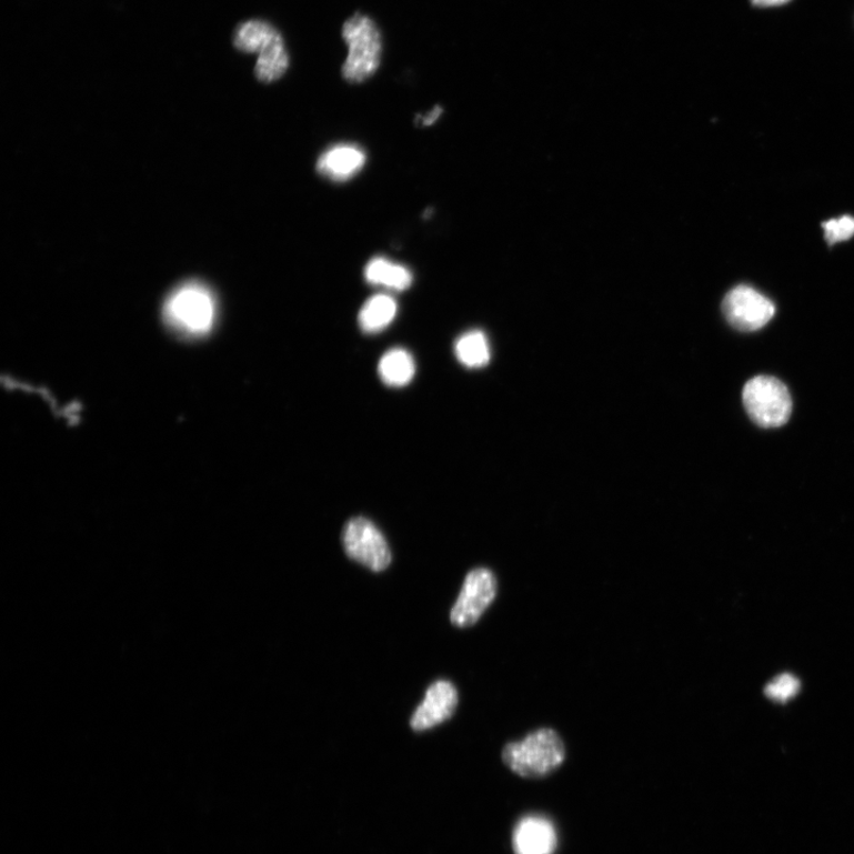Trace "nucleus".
Masks as SVG:
<instances>
[{"mask_svg":"<svg viewBox=\"0 0 854 854\" xmlns=\"http://www.w3.org/2000/svg\"><path fill=\"white\" fill-rule=\"evenodd\" d=\"M414 374V360L402 348L389 351L379 362V375L388 386L404 388L409 385Z\"/></svg>","mask_w":854,"mask_h":854,"instance_id":"obj_14","label":"nucleus"},{"mask_svg":"<svg viewBox=\"0 0 854 854\" xmlns=\"http://www.w3.org/2000/svg\"><path fill=\"white\" fill-rule=\"evenodd\" d=\"M498 592L494 573L488 569H475L468 573L461 594L451 610L453 625L470 626L475 624L490 606Z\"/></svg>","mask_w":854,"mask_h":854,"instance_id":"obj_6","label":"nucleus"},{"mask_svg":"<svg viewBox=\"0 0 854 854\" xmlns=\"http://www.w3.org/2000/svg\"><path fill=\"white\" fill-rule=\"evenodd\" d=\"M215 318L217 304L213 294L199 283H189L173 291L164 305L167 323L185 336L208 334Z\"/></svg>","mask_w":854,"mask_h":854,"instance_id":"obj_3","label":"nucleus"},{"mask_svg":"<svg viewBox=\"0 0 854 854\" xmlns=\"http://www.w3.org/2000/svg\"><path fill=\"white\" fill-rule=\"evenodd\" d=\"M459 361L468 369H482L492 358L490 341L481 330L468 331L455 344Z\"/></svg>","mask_w":854,"mask_h":854,"instance_id":"obj_15","label":"nucleus"},{"mask_svg":"<svg viewBox=\"0 0 854 854\" xmlns=\"http://www.w3.org/2000/svg\"><path fill=\"white\" fill-rule=\"evenodd\" d=\"M513 844L516 854H553L556 833L547 818L529 816L518 824Z\"/></svg>","mask_w":854,"mask_h":854,"instance_id":"obj_10","label":"nucleus"},{"mask_svg":"<svg viewBox=\"0 0 854 854\" xmlns=\"http://www.w3.org/2000/svg\"><path fill=\"white\" fill-rule=\"evenodd\" d=\"M342 38L348 47L343 78L351 83L369 80L381 62L382 40L376 23L369 16L355 13L343 24Z\"/></svg>","mask_w":854,"mask_h":854,"instance_id":"obj_2","label":"nucleus"},{"mask_svg":"<svg viewBox=\"0 0 854 854\" xmlns=\"http://www.w3.org/2000/svg\"><path fill=\"white\" fill-rule=\"evenodd\" d=\"M800 689L798 680L792 674H781L765 687V694L772 701L784 703L793 699Z\"/></svg>","mask_w":854,"mask_h":854,"instance_id":"obj_17","label":"nucleus"},{"mask_svg":"<svg viewBox=\"0 0 854 854\" xmlns=\"http://www.w3.org/2000/svg\"><path fill=\"white\" fill-rule=\"evenodd\" d=\"M396 301L389 294H375L363 304L359 313V324L364 333L375 334L385 330L395 319Z\"/></svg>","mask_w":854,"mask_h":854,"instance_id":"obj_13","label":"nucleus"},{"mask_svg":"<svg viewBox=\"0 0 854 854\" xmlns=\"http://www.w3.org/2000/svg\"><path fill=\"white\" fill-rule=\"evenodd\" d=\"M342 543L348 556L372 571L386 570L392 562L388 540L369 519L359 516L348 521Z\"/></svg>","mask_w":854,"mask_h":854,"instance_id":"obj_5","label":"nucleus"},{"mask_svg":"<svg viewBox=\"0 0 854 854\" xmlns=\"http://www.w3.org/2000/svg\"><path fill=\"white\" fill-rule=\"evenodd\" d=\"M459 704L455 686L445 680L433 683L425 694L424 702L418 706L411 719L414 731H425L453 716Z\"/></svg>","mask_w":854,"mask_h":854,"instance_id":"obj_8","label":"nucleus"},{"mask_svg":"<svg viewBox=\"0 0 854 854\" xmlns=\"http://www.w3.org/2000/svg\"><path fill=\"white\" fill-rule=\"evenodd\" d=\"M368 162V155L355 144H338L324 151L318 161V171L330 181L345 182L358 175Z\"/></svg>","mask_w":854,"mask_h":854,"instance_id":"obj_9","label":"nucleus"},{"mask_svg":"<svg viewBox=\"0 0 854 854\" xmlns=\"http://www.w3.org/2000/svg\"><path fill=\"white\" fill-rule=\"evenodd\" d=\"M279 31L265 21L242 23L234 34V46L243 52H259L277 37Z\"/></svg>","mask_w":854,"mask_h":854,"instance_id":"obj_16","label":"nucleus"},{"mask_svg":"<svg viewBox=\"0 0 854 854\" xmlns=\"http://www.w3.org/2000/svg\"><path fill=\"white\" fill-rule=\"evenodd\" d=\"M364 278L371 285L399 292L409 290L413 283V274L408 268L383 257H375L370 261L364 269Z\"/></svg>","mask_w":854,"mask_h":854,"instance_id":"obj_11","label":"nucleus"},{"mask_svg":"<svg viewBox=\"0 0 854 854\" xmlns=\"http://www.w3.org/2000/svg\"><path fill=\"white\" fill-rule=\"evenodd\" d=\"M726 321L740 331L751 333L768 324L775 315V305L752 287L732 289L723 301Z\"/></svg>","mask_w":854,"mask_h":854,"instance_id":"obj_7","label":"nucleus"},{"mask_svg":"<svg viewBox=\"0 0 854 854\" xmlns=\"http://www.w3.org/2000/svg\"><path fill=\"white\" fill-rule=\"evenodd\" d=\"M788 2H791V0H752V3L760 8L780 7L787 4Z\"/></svg>","mask_w":854,"mask_h":854,"instance_id":"obj_20","label":"nucleus"},{"mask_svg":"<svg viewBox=\"0 0 854 854\" xmlns=\"http://www.w3.org/2000/svg\"><path fill=\"white\" fill-rule=\"evenodd\" d=\"M566 756L565 745L552 729H540L524 740L504 746L502 758L519 776L545 777L560 768Z\"/></svg>","mask_w":854,"mask_h":854,"instance_id":"obj_1","label":"nucleus"},{"mask_svg":"<svg viewBox=\"0 0 854 854\" xmlns=\"http://www.w3.org/2000/svg\"><path fill=\"white\" fill-rule=\"evenodd\" d=\"M442 113H443V110L440 107L434 108L426 115L422 117L421 124L423 127H430V125L434 124L435 121H438L441 118Z\"/></svg>","mask_w":854,"mask_h":854,"instance_id":"obj_19","label":"nucleus"},{"mask_svg":"<svg viewBox=\"0 0 854 854\" xmlns=\"http://www.w3.org/2000/svg\"><path fill=\"white\" fill-rule=\"evenodd\" d=\"M825 238L830 245L846 241L854 235V218L843 217L823 223Z\"/></svg>","mask_w":854,"mask_h":854,"instance_id":"obj_18","label":"nucleus"},{"mask_svg":"<svg viewBox=\"0 0 854 854\" xmlns=\"http://www.w3.org/2000/svg\"><path fill=\"white\" fill-rule=\"evenodd\" d=\"M255 64V77L259 81L271 83L288 72L290 57L284 39L279 32L268 46L261 49Z\"/></svg>","mask_w":854,"mask_h":854,"instance_id":"obj_12","label":"nucleus"},{"mask_svg":"<svg viewBox=\"0 0 854 854\" xmlns=\"http://www.w3.org/2000/svg\"><path fill=\"white\" fill-rule=\"evenodd\" d=\"M743 404L752 421L761 428H780L790 421L793 402L783 382L761 375L747 381Z\"/></svg>","mask_w":854,"mask_h":854,"instance_id":"obj_4","label":"nucleus"}]
</instances>
